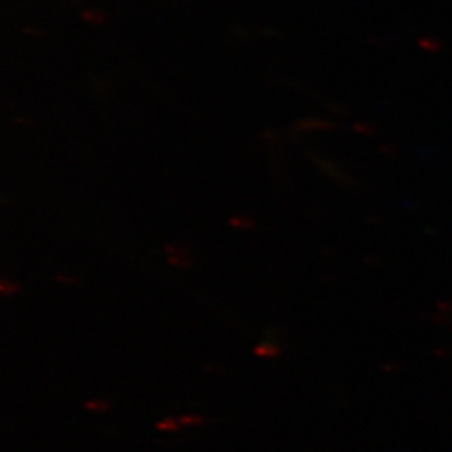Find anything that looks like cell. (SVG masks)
<instances>
[{"instance_id":"3","label":"cell","mask_w":452,"mask_h":452,"mask_svg":"<svg viewBox=\"0 0 452 452\" xmlns=\"http://www.w3.org/2000/svg\"><path fill=\"white\" fill-rule=\"evenodd\" d=\"M230 225L233 228H243V230H248V228H251L255 223H253V220L248 218V216L238 215V216H233V218L230 220Z\"/></svg>"},{"instance_id":"6","label":"cell","mask_w":452,"mask_h":452,"mask_svg":"<svg viewBox=\"0 0 452 452\" xmlns=\"http://www.w3.org/2000/svg\"><path fill=\"white\" fill-rule=\"evenodd\" d=\"M179 422L183 425H198V424H203V417L196 414H186V415H181Z\"/></svg>"},{"instance_id":"1","label":"cell","mask_w":452,"mask_h":452,"mask_svg":"<svg viewBox=\"0 0 452 452\" xmlns=\"http://www.w3.org/2000/svg\"><path fill=\"white\" fill-rule=\"evenodd\" d=\"M166 253H168V260H170V263L174 265V267L186 268V267H189V265H191L189 255H188V250H186L184 246H179V245H168V246H166Z\"/></svg>"},{"instance_id":"7","label":"cell","mask_w":452,"mask_h":452,"mask_svg":"<svg viewBox=\"0 0 452 452\" xmlns=\"http://www.w3.org/2000/svg\"><path fill=\"white\" fill-rule=\"evenodd\" d=\"M17 290H19V287H17L14 281L2 280V293L5 295V297H7V295H12V293H17Z\"/></svg>"},{"instance_id":"4","label":"cell","mask_w":452,"mask_h":452,"mask_svg":"<svg viewBox=\"0 0 452 452\" xmlns=\"http://www.w3.org/2000/svg\"><path fill=\"white\" fill-rule=\"evenodd\" d=\"M179 425H181L179 420H174L173 417H166V419H162L161 422L156 424V429H159V431H178Z\"/></svg>"},{"instance_id":"2","label":"cell","mask_w":452,"mask_h":452,"mask_svg":"<svg viewBox=\"0 0 452 452\" xmlns=\"http://www.w3.org/2000/svg\"><path fill=\"white\" fill-rule=\"evenodd\" d=\"M281 352V348L275 343H260L255 347V353L258 357H276Z\"/></svg>"},{"instance_id":"8","label":"cell","mask_w":452,"mask_h":452,"mask_svg":"<svg viewBox=\"0 0 452 452\" xmlns=\"http://www.w3.org/2000/svg\"><path fill=\"white\" fill-rule=\"evenodd\" d=\"M56 280H64L62 283H72V281H77V278H74V276H56Z\"/></svg>"},{"instance_id":"5","label":"cell","mask_w":452,"mask_h":452,"mask_svg":"<svg viewBox=\"0 0 452 452\" xmlns=\"http://www.w3.org/2000/svg\"><path fill=\"white\" fill-rule=\"evenodd\" d=\"M84 406H86V409H89V411H94V412H102V411H107V409H109V403H107L106 400H101V399L87 400Z\"/></svg>"}]
</instances>
